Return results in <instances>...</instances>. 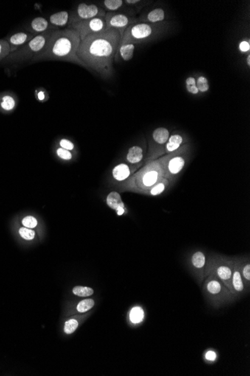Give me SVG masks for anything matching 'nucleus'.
<instances>
[{
  "label": "nucleus",
  "mask_w": 250,
  "mask_h": 376,
  "mask_svg": "<svg viewBox=\"0 0 250 376\" xmlns=\"http://www.w3.org/2000/svg\"><path fill=\"white\" fill-rule=\"evenodd\" d=\"M122 35L116 29L88 35L80 41L77 56L87 69L110 79L115 74L114 60Z\"/></svg>",
  "instance_id": "nucleus-1"
},
{
  "label": "nucleus",
  "mask_w": 250,
  "mask_h": 376,
  "mask_svg": "<svg viewBox=\"0 0 250 376\" xmlns=\"http://www.w3.org/2000/svg\"><path fill=\"white\" fill-rule=\"evenodd\" d=\"M80 41V35L74 29L65 28L55 30L43 51L35 56L29 63L63 61L86 68L77 56Z\"/></svg>",
  "instance_id": "nucleus-2"
},
{
  "label": "nucleus",
  "mask_w": 250,
  "mask_h": 376,
  "mask_svg": "<svg viewBox=\"0 0 250 376\" xmlns=\"http://www.w3.org/2000/svg\"><path fill=\"white\" fill-rule=\"evenodd\" d=\"M169 154L145 163L142 169H138L119 186V189L136 193L143 194L149 188L164 178L165 165Z\"/></svg>",
  "instance_id": "nucleus-3"
},
{
  "label": "nucleus",
  "mask_w": 250,
  "mask_h": 376,
  "mask_svg": "<svg viewBox=\"0 0 250 376\" xmlns=\"http://www.w3.org/2000/svg\"><path fill=\"white\" fill-rule=\"evenodd\" d=\"M169 27L167 22L157 24L140 22L135 23L126 29L122 35L121 45H138L154 41L165 34Z\"/></svg>",
  "instance_id": "nucleus-4"
},
{
  "label": "nucleus",
  "mask_w": 250,
  "mask_h": 376,
  "mask_svg": "<svg viewBox=\"0 0 250 376\" xmlns=\"http://www.w3.org/2000/svg\"><path fill=\"white\" fill-rule=\"evenodd\" d=\"M54 31L55 30L48 31L41 35H35L29 43L17 50L15 52L9 54L2 62L1 64L18 67L26 63H30L35 56L39 54L44 49Z\"/></svg>",
  "instance_id": "nucleus-5"
},
{
  "label": "nucleus",
  "mask_w": 250,
  "mask_h": 376,
  "mask_svg": "<svg viewBox=\"0 0 250 376\" xmlns=\"http://www.w3.org/2000/svg\"><path fill=\"white\" fill-rule=\"evenodd\" d=\"M234 269V259L224 256H216L211 258L208 262L206 277L210 274L215 275L230 291L234 295L231 278ZM235 296V295H234Z\"/></svg>",
  "instance_id": "nucleus-6"
},
{
  "label": "nucleus",
  "mask_w": 250,
  "mask_h": 376,
  "mask_svg": "<svg viewBox=\"0 0 250 376\" xmlns=\"http://www.w3.org/2000/svg\"><path fill=\"white\" fill-rule=\"evenodd\" d=\"M191 146L185 144L181 146L176 151L169 153L165 165L164 178L169 180L170 184H173L184 167L190 155Z\"/></svg>",
  "instance_id": "nucleus-7"
},
{
  "label": "nucleus",
  "mask_w": 250,
  "mask_h": 376,
  "mask_svg": "<svg viewBox=\"0 0 250 376\" xmlns=\"http://www.w3.org/2000/svg\"><path fill=\"white\" fill-rule=\"evenodd\" d=\"M203 290L210 302L215 307L231 302L235 298L215 275L210 274L207 276L203 285Z\"/></svg>",
  "instance_id": "nucleus-8"
},
{
  "label": "nucleus",
  "mask_w": 250,
  "mask_h": 376,
  "mask_svg": "<svg viewBox=\"0 0 250 376\" xmlns=\"http://www.w3.org/2000/svg\"><path fill=\"white\" fill-rule=\"evenodd\" d=\"M106 13L107 12L98 5L80 3L75 9L70 12L69 26L92 18H105Z\"/></svg>",
  "instance_id": "nucleus-9"
},
{
  "label": "nucleus",
  "mask_w": 250,
  "mask_h": 376,
  "mask_svg": "<svg viewBox=\"0 0 250 376\" xmlns=\"http://www.w3.org/2000/svg\"><path fill=\"white\" fill-rule=\"evenodd\" d=\"M107 29H116L122 35L129 26L139 22L136 16L126 15L120 12H107L105 17Z\"/></svg>",
  "instance_id": "nucleus-10"
},
{
  "label": "nucleus",
  "mask_w": 250,
  "mask_h": 376,
  "mask_svg": "<svg viewBox=\"0 0 250 376\" xmlns=\"http://www.w3.org/2000/svg\"><path fill=\"white\" fill-rule=\"evenodd\" d=\"M68 28L77 31L81 40L84 39L88 35L105 32L107 29L105 18H95L80 21V22L70 25Z\"/></svg>",
  "instance_id": "nucleus-11"
},
{
  "label": "nucleus",
  "mask_w": 250,
  "mask_h": 376,
  "mask_svg": "<svg viewBox=\"0 0 250 376\" xmlns=\"http://www.w3.org/2000/svg\"><path fill=\"white\" fill-rule=\"evenodd\" d=\"M185 144H187L185 136L180 135V134H173V135H170L169 140L165 144L158 148V150H155L148 158H146L145 163L149 162V161H153V160L157 159L160 157L176 151L181 146Z\"/></svg>",
  "instance_id": "nucleus-12"
},
{
  "label": "nucleus",
  "mask_w": 250,
  "mask_h": 376,
  "mask_svg": "<svg viewBox=\"0 0 250 376\" xmlns=\"http://www.w3.org/2000/svg\"><path fill=\"white\" fill-rule=\"evenodd\" d=\"M25 31L33 34L34 35H41L51 30H56L55 28L49 23V21L43 17H37L31 20L24 26Z\"/></svg>",
  "instance_id": "nucleus-13"
},
{
  "label": "nucleus",
  "mask_w": 250,
  "mask_h": 376,
  "mask_svg": "<svg viewBox=\"0 0 250 376\" xmlns=\"http://www.w3.org/2000/svg\"><path fill=\"white\" fill-rule=\"evenodd\" d=\"M34 37L35 35L33 34L24 30L11 34L9 36L5 38V39L9 43L10 46V54H12L31 41Z\"/></svg>",
  "instance_id": "nucleus-14"
},
{
  "label": "nucleus",
  "mask_w": 250,
  "mask_h": 376,
  "mask_svg": "<svg viewBox=\"0 0 250 376\" xmlns=\"http://www.w3.org/2000/svg\"><path fill=\"white\" fill-rule=\"evenodd\" d=\"M106 12H120L126 15L136 16V12L125 4L123 0H105L100 4Z\"/></svg>",
  "instance_id": "nucleus-15"
},
{
  "label": "nucleus",
  "mask_w": 250,
  "mask_h": 376,
  "mask_svg": "<svg viewBox=\"0 0 250 376\" xmlns=\"http://www.w3.org/2000/svg\"><path fill=\"white\" fill-rule=\"evenodd\" d=\"M170 137V133L167 128L159 127L152 133V144L149 147L148 153L146 158H148L155 150L165 144Z\"/></svg>",
  "instance_id": "nucleus-16"
},
{
  "label": "nucleus",
  "mask_w": 250,
  "mask_h": 376,
  "mask_svg": "<svg viewBox=\"0 0 250 376\" xmlns=\"http://www.w3.org/2000/svg\"><path fill=\"white\" fill-rule=\"evenodd\" d=\"M140 165H129L126 163L117 164L113 169V177L119 182L125 181L127 179L133 175Z\"/></svg>",
  "instance_id": "nucleus-17"
},
{
  "label": "nucleus",
  "mask_w": 250,
  "mask_h": 376,
  "mask_svg": "<svg viewBox=\"0 0 250 376\" xmlns=\"http://www.w3.org/2000/svg\"><path fill=\"white\" fill-rule=\"evenodd\" d=\"M191 264L197 273H199L200 279L206 277L208 262L206 255L201 251L195 252L191 257Z\"/></svg>",
  "instance_id": "nucleus-18"
},
{
  "label": "nucleus",
  "mask_w": 250,
  "mask_h": 376,
  "mask_svg": "<svg viewBox=\"0 0 250 376\" xmlns=\"http://www.w3.org/2000/svg\"><path fill=\"white\" fill-rule=\"evenodd\" d=\"M166 18H167V15H166L165 11L162 8H157L145 15H141L138 18V21L140 23L157 24V23L165 22Z\"/></svg>",
  "instance_id": "nucleus-19"
},
{
  "label": "nucleus",
  "mask_w": 250,
  "mask_h": 376,
  "mask_svg": "<svg viewBox=\"0 0 250 376\" xmlns=\"http://www.w3.org/2000/svg\"><path fill=\"white\" fill-rule=\"evenodd\" d=\"M234 259V269H233L232 278H231V285L234 290V295L237 297L243 294L246 288H245L244 283L242 279L238 260L237 259Z\"/></svg>",
  "instance_id": "nucleus-20"
},
{
  "label": "nucleus",
  "mask_w": 250,
  "mask_h": 376,
  "mask_svg": "<svg viewBox=\"0 0 250 376\" xmlns=\"http://www.w3.org/2000/svg\"><path fill=\"white\" fill-rule=\"evenodd\" d=\"M18 97L14 92L4 91L0 93V109L2 111H12L16 108Z\"/></svg>",
  "instance_id": "nucleus-21"
},
{
  "label": "nucleus",
  "mask_w": 250,
  "mask_h": 376,
  "mask_svg": "<svg viewBox=\"0 0 250 376\" xmlns=\"http://www.w3.org/2000/svg\"><path fill=\"white\" fill-rule=\"evenodd\" d=\"M49 23L55 28L56 30L62 28H68L70 22V12L62 11L52 14L48 18Z\"/></svg>",
  "instance_id": "nucleus-22"
},
{
  "label": "nucleus",
  "mask_w": 250,
  "mask_h": 376,
  "mask_svg": "<svg viewBox=\"0 0 250 376\" xmlns=\"http://www.w3.org/2000/svg\"><path fill=\"white\" fill-rule=\"evenodd\" d=\"M144 158H145L144 149L138 145L130 147L126 155V161L131 165H141Z\"/></svg>",
  "instance_id": "nucleus-23"
},
{
  "label": "nucleus",
  "mask_w": 250,
  "mask_h": 376,
  "mask_svg": "<svg viewBox=\"0 0 250 376\" xmlns=\"http://www.w3.org/2000/svg\"><path fill=\"white\" fill-rule=\"evenodd\" d=\"M107 203L111 209L117 213L118 216L123 215L126 213L125 205L122 201L120 194L117 192H112L107 195Z\"/></svg>",
  "instance_id": "nucleus-24"
},
{
  "label": "nucleus",
  "mask_w": 250,
  "mask_h": 376,
  "mask_svg": "<svg viewBox=\"0 0 250 376\" xmlns=\"http://www.w3.org/2000/svg\"><path fill=\"white\" fill-rule=\"evenodd\" d=\"M135 48L136 45H121L115 57L114 63L130 61L134 55Z\"/></svg>",
  "instance_id": "nucleus-25"
},
{
  "label": "nucleus",
  "mask_w": 250,
  "mask_h": 376,
  "mask_svg": "<svg viewBox=\"0 0 250 376\" xmlns=\"http://www.w3.org/2000/svg\"><path fill=\"white\" fill-rule=\"evenodd\" d=\"M170 183L166 178L161 179L158 183L149 188L142 195H148V196H158L164 193L169 188Z\"/></svg>",
  "instance_id": "nucleus-26"
},
{
  "label": "nucleus",
  "mask_w": 250,
  "mask_h": 376,
  "mask_svg": "<svg viewBox=\"0 0 250 376\" xmlns=\"http://www.w3.org/2000/svg\"><path fill=\"white\" fill-rule=\"evenodd\" d=\"M238 260L239 267H240V273H241L242 279L244 283L245 288H248L250 285V263L249 259L244 258L243 259H237Z\"/></svg>",
  "instance_id": "nucleus-27"
},
{
  "label": "nucleus",
  "mask_w": 250,
  "mask_h": 376,
  "mask_svg": "<svg viewBox=\"0 0 250 376\" xmlns=\"http://www.w3.org/2000/svg\"><path fill=\"white\" fill-rule=\"evenodd\" d=\"M125 3L129 7L131 8L136 14L139 13L142 8L145 7V6L148 5L149 2L141 1V0H125Z\"/></svg>",
  "instance_id": "nucleus-28"
},
{
  "label": "nucleus",
  "mask_w": 250,
  "mask_h": 376,
  "mask_svg": "<svg viewBox=\"0 0 250 376\" xmlns=\"http://www.w3.org/2000/svg\"><path fill=\"white\" fill-rule=\"evenodd\" d=\"M144 318V312L140 307H135L130 311V319L133 324L141 322Z\"/></svg>",
  "instance_id": "nucleus-29"
},
{
  "label": "nucleus",
  "mask_w": 250,
  "mask_h": 376,
  "mask_svg": "<svg viewBox=\"0 0 250 376\" xmlns=\"http://www.w3.org/2000/svg\"><path fill=\"white\" fill-rule=\"evenodd\" d=\"M10 54V46L5 38L0 39V64Z\"/></svg>",
  "instance_id": "nucleus-30"
},
{
  "label": "nucleus",
  "mask_w": 250,
  "mask_h": 376,
  "mask_svg": "<svg viewBox=\"0 0 250 376\" xmlns=\"http://www.w3.org/2000/svg\"><path fill=\"white\" fill-rule=\"evenodd\" d=\"M73 293L78 297H90L94 294V290L89 287L76 286L73 288Z\"/></svg>",
  "instance_id": "nucleus-31"
},
{
  "label": "nucleus",
  "mask_w": 250,
  "mask_h": 376,
  "mask_svg": "<svg viewBox=\"0 0 250 376\" xmlns=\"http://www.w3.org/2000/svg\"><path fill=\"white\" fill-rule=\"evenodd\" d=\"M195 80H196V87L198 88V92L206 93V92L209 91L210 85L207 77L201 75Z\"/></svg>",
  "instance_id": "nucleus-32"
},
{
  "label": "nucleus",
  "mask_w": 250,
  "mask_h": 376,
  "mask_svg": "<svg viewBox=\"0 0 250 376\" xmlns=\"http://www.w3.org/2000/svg\"><path fill=\"white\" fill-rule=\"evenodd\" d=\"M94 306V301L92 299H85L80 301L77 305V310L80 313H84L91 310Z\"/></svg>",
  "instance_id": "nucleus-33"
},
{
  "label": "nucleus",
  "mask_w": 250,
  "mask_h": 376,
  "mask_svg": "<svg viewBox=\"0 0 250 376\" xmlns=\"http://www.w3.org/2000/svg\"><path fill=\"white\" fill-rule=\"evenodd\" d=\"M185 86L187 91L190 94L197 95L199 93L196 87V80L193 77H189L186 79Z\"/></svg>",
  "instance_id": "nucleus-34"
},
{
  "label": "nucleus",
  "mask_w": 250,
  "mask_h": 376,
  "mask_svg": "<svg viewBox=\"0 0 250 376\" xmlns=\"http://www.w3.org/2000/svg\"><path fill=\"white\" fill-rule=\"evenodd\" d=\"M78 325L79 323L77 320H69V321L65 322V329H64V330H65V332H66L67 334L72 333V332H74L76 330H77Z\"/></svg>",
  "instance_id": "nucleus-35"
},
{
  "label": "nucleus",
  "mask_w": 250,
  "mask_h": 376,
  "mask_svg": "<svg viewBox=\"0 0 250 376\" xmlns=\"http://www.w3.org/2000/svg\"><path fill=\"white\" fill-rule=\"evenodd\" d=\"M19 234L23 239L27 240H32L35 236V231H32L30 228H24V227L20 228Z\"/></svg>",
  "instance_id": "nucleus-36"
},
{
  "label": "nucleus",
  "mask_w": 250,
  "mask_h": 376,
  "mask_svg": "<svg viewBox=\"0 0 250 376\" xmlns=\"http://www.w3.org/2000/svg\"><path fill=\"white\" fill-rule=\"evenodd\" d=\"M35 98L39 102H45L49 99V94L45 89L39 88L36 89L35 91Z\"/></svg>",
  "instance_id": "nucleus-37"
},
{
  "label": "nucleus",
  "mask_w": 250,
  "mask_h": 376,
  "mask_svg": "<svg viewBox=\"0 0 250 376\" xmlns=\"http://www.w3.org/2000/svg\"><path fill=\"white\" fill-rule=\"evenodd\" d=\"M22 223L24 225L25 228H30L31 229V228H35L37 226L38 221L35 217L29 216V217H25L22 221Z\"/></svg>",
  "instance_id": "nucleus-38"
},
{
  "label": "nucleus",
  "mask_w": 250,
  "mask_h": 376,
  "mask_svg": "<svg viewBox=\"0 0 250 376\" xmlns=\"http://www.w3.org/2000/svg\"><path fill=\"white\" fill-rule=\"evenodd\" d=\"M57 154L61 159L66 160V161L72 159L73 158V155L71 151L62 148V147L57 149Z\"/></svg>",
  "instance_id": "nucleus-39"
},
{
  "label": "nucleus",
  "mask_w": 250,
  "mask_h": 376,
  "mask_svg": "<svg viewBox=\"0 0 250 376\" xmlns=\"http://www.w3.org/2000/svg\"><path fill=\"white\" fill-rule=\"evenodd\" d=\"M60 146L62 148L69 150V151H71V150L74 149V144H73L72 141H69L68 139H62L60 141Z\"/></svg>",
  "instance_id": "nucleus-40"
},
{
  "label": "nucleus",
  "mask_w": 250,
  "mask_h": 376,
  "mask_svg": "<svg viewBox=\"0 0 250 376\" xmlns=\"http://www.w3.org/2000/svg\"><path fill=\"white\" fill-rule=\"evenodd\" d=\"M239 50L242 53H249L250 43L249 40H243L239 44Z\"/></svg>",
  "instance_id": "nucleus-41"
},
{
  "label": "nucleus",
  "mask_w": 250,
  "mask_h": 376,
  "mask_svg": "<svg viewBox=\"0 0 250 376\" xmlns=\"http://www.w3.org/2000/svg\"><path fill=\"white\" fill-rule=\"evenodd\" d=\"M206 358L209 361H214L217 359V354L214 351H209L206 354Z\"/></svg>",
  "instance_id": "nucleus-42"
},
{
  "label": "nucleus",
  "mask_w": 250,
  "mask_h": 376,
  "mask_svg": "<svg viewBox=\"0 0 250 376\" xmlns=\"http://www.w3.org/2000/svg\"><path fill=\"white\" fill-rule=\"evenodd\" d=\"M246 63H247V66H250V54L249 53L248 54L247 57H246Z\"/></svg>",
  "instance_id": "nucleus-43"
}]
</instances>
